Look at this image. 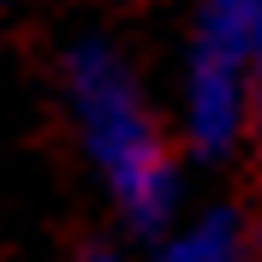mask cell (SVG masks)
<instances>
[{"mask_svg":"<svg viewBox=\"0 0 262 262\" xmlns=\"http://www.w3.org/2000/svg\"><path fill=\"white\" fill-rule=\"evenodd\" d=\"M256 125V0H209L179 54V143L232 161Z\"/></svg>","mask_w":262,"mask_h":262,"instance_id":"2","label":"cell"},{"mask_svg":"<svg viewBox=\"0 0 262 262\" xmlns=\"http://www.w3.org/2000/svg\"><path fill=\"white\" fill-rule=\"evenodd\" d=\"M60 83H66L78 143L96 167L107 203L119 209V221L131 232H149V238L173 232L179 227V191H185L179 143H173L161 107L149 101V83L125 60V48L101 30L78 36L60 60Z\"/></svg>","mask_w":262,"mask_h":262,"instance_id":"1","label":"cell"},{"mask_svg":"<svg viewBox=\"0 0 262 262\" xmlns=\"http://www.w3.org/2000/svg\"><path fill=\"white\" fill-rule=\"evenodd\" d=\"M250 149H256V173H262V0H256V125H250Z\"/></svg>","mask_w":262,"mask_h":262,"instance_id":"4","label":"cell"},{"mask_svg":"<svg viewBox=\"0 0 262 262\" xmlns=\"http://www.w3.org/2000/svg\"><path fill=\"white\" fill-rule=\"evenodd\" d=\"M78 262H125V256H119V250H107V245H96V250H83Z\"/></svg>","mask_w":262,"mask_h":262,"instance_id":"5","label":"cell"},{"mask_svg":"<svg viewBox=\"0 0 262 262\" xmlns=\"http://www.w3.org/2000/svg\"><path fill=\"white\" fill-rule=\"evenodd\" d=\"M149 262H256V227L245 221V209L209 203L203 214L161 232V245H155Z\"/></svg>","mask_w":262,"mask_h":262,"instance_id":"3","label":"cell"}]
</instances>
